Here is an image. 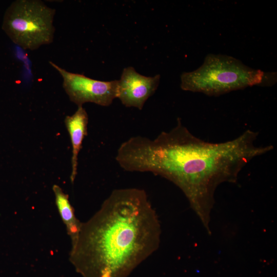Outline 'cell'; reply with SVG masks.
<instances>
[{"label": "cell", "instance_id": "cell-1", "mask_svg": "<svg viewBox=\"0 0 277 277\" xmlns=\"http://www.w3.org/2000/svg\"><path fill=\"white\" fill-rule=\"evenodd\" d=\"M258 135L247 130L232 140L209 143L194 136L178 118L172 129L155 138L137 135L123 142L115 160L125 171L151 172L174 184L210 234L217 187L225 182L236 183L246 164L273 148L258 146Z\"/></svg>", "mask_w": 277, "mask_h": 277}, {"label": "cell", "instance_id": "cell-2", "mask_svg": "<svg viewBox=\"0 0 277 277\" xmlns=\"http://www.w3.org/2000/svg\"><path fill=\"white\" fill-rule=\"evenodd\" d=\"M161 234L145 191L116 189L81 224L70 261L83 277H128L158 249Z\"/></svg>", "mask_w": 277, "mask_h": 277}, {"label": "cell", "instance_id": "cell-3", "mask_svg": "<svg viewBox=\"0 0 277 277\" xmlns=\"http://www.w3.org/2000/svg\"><path fill=\"white\" fill-rule=\"evenodd\" d=\"M272 74L249 67L231 56L209 54L197 69L182 74L181 88L219 96L254 85L273 84L276 76Z\"/></svg>", "mask_w": 277, "mask_h": 277}, {"label": "cell", "instance_id": "cell-4", "mask_svg": "<svg viewBox=\"0 0 277 277\" xmlns=\"http://www.w3.org/2000/svg\"><path fill=\"white\" fill-rule=\"evenodd\" d=\"M55 12L40 0H16L6 10L2 29L13 43L34 51L53 42Z\"/></svg>", "mask_w": 277, "mask_h": 277}, {"label": "cell", "instance_id": "cell-5", "mask_svg": "<svg viewBox=\"0 0 277 277\" xmlns=\"http://www.w3.org/2000/svg\"><path fill=\"white\" fill-rule=\"evenodd\" d=\"M49 63L61 75L64 90L70 100L77 106L86 103L109 106L117 98L118 80H96L68 71L52 62Z\"/></svg>", "mask_w": 277, "mask_h": 277}, {"label": "cell", "instance_id": "cell-6", "mask_svg": "<svg viewBox=\"0 0 277 277\" xmlns=\"http://www.w3.org/2000/svg\"><path fill=\"white\" fill-rule=\"evenodd\" d=\"M160 80L159 74L146 76L137 72L132 67L125 68L118 80L117 98L125 107L142 110L157 89Z\"/></svg>", "mask_w": 277, "mask_h": 277}, {"label": "cell", "instance_id": "cell-7", "mask_svg": "<svg viewBox=\"0 0 277 277\" xmlns=\"http://www.w3.org/2000/svg\"><path fill=\"white\" fill-rule=\"evenodd\" d=\"M77 109L72 115L67 116L64 120L69 133L71 146V173L70 180L73 183L77 172L78 155L82 147L84 139L87 135L88 115L83 106H77Z\"/></svg>", "mask_w": 277, "mask_h": 277}, {"label": "cell", "instance_id": "cell-8", "mask_svg": "<svg viewBox=\"0 0 277 277\" xmlns=\"http://www.w3.org/2000/svg\"><path fill=\"white\" fill-rule=\"evenodd\" d=\"M52 190L60 215L66 226L68 233L71 236L73 243L77 237L81 223L75 216L68 195L57 185H54Z\"/></svg>", "mask_w": 277, "mask_h": 277}]
</instances>
